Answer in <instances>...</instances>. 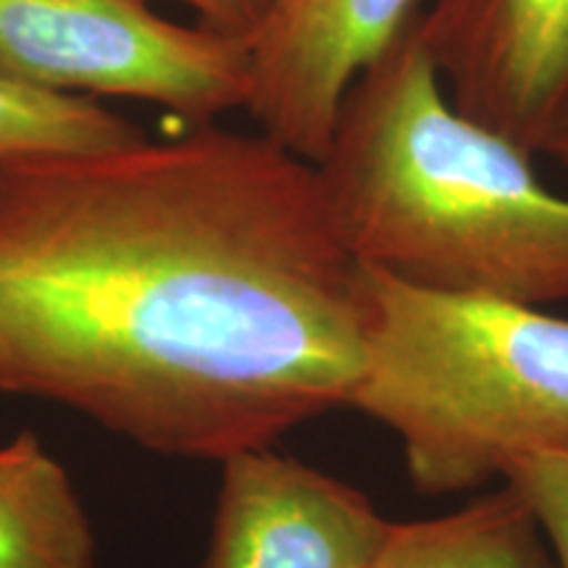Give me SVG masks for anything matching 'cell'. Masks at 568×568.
I'll return each mask as SVG.
<instances>
[{"instance_id":"cell-1","label":"cell","mask_w":568,"mask_h":568,"mask_svg":"<svg viewBox=\"0 0 568 568\" xmlns=\"http://www.w3.org/2000/svg\"><path fill=\"white\" fill-rule=\"evenodd\" d=\"M366 326L316 163L264 132L0 166V393L222 464L351 408Z\"/></svg>"},{"instance_id":"cell-2","label":"cell","mask_w":568,"mask_h":568,"mask_svg":"<svg viewBox=\"0 0 568 568\" xmlns=\"http://www.w3.org/2000/svg\"><path fill=\"white\" fill-rule=\"evenodd\" d=\"M418 19L345 92L316 163L339 237L414 287L568 303V197L537 180L535 153L450 103Z\"/></svg>"},{"instance_id":"cell-3","label":"cell","mask_w":568,"mask_h":568,"mask_svg":"<svg viewBox=\"0 0 568 568\" xmlns=\"http://www.w3.org/2000/svg\"><path fill=\"white\" fill-rule=\"evenodd\" d=\"M366 293L351 408L395 432L416 493H474L503 485L518 458L568 453V318L374 268Z\"/></svg>"},{"instance_id":"cell-4","label":"cell","mask_w":568,"mask_h":568,"mask_svg":"<svg viewBox=\"0 0 568 568\" xmlns=\"http://www.w3.org/2000/svg\"><path fill=\"white\" fill-rule=\"evenodd\" d=\"M0 77L27 88L151 101L193 126L245 109V42L182 27L148 0H0Z\"/></svg>"},{"instance_id":"cell-5","label":"cell","mask_w":568,"mask_h":568,"mask_svg":"<svg viewBox=\"0 0 568 568\" xmlns=\"http://www.w3.org/2000/svg\"><path fill=\"white\" fill-rule=\"evenodd\" d=\"M418 30L464 116L545 151L568 116V0H435Z\"/></svg>"},{"instance_id":"cell-6","label":"cell","mask_w":568,"mask_h":568,"mask_svg":"<svg viewBox=\"0 0 568 568\" xmlns=\"http://www.w3.org/2000/svg\"><path fill=\"white\" fill-rule=\"evenodd\" d=\"M422 0H274L251 53L245 111L266 138L318 163L345 92L400 40Z\"/></svg>"},{"instance_id":"cell-7","label":"cell","mask_w":568,"mask_h":568,"mask_svg":"<svg viewBox=\"0 0 568 568\" xmlns=\"http://www.w3.org/2000/svg\"><path fill=\"white\" fill-rule=\"evenodd\" d=\"M389 529L361 489L258 447L222 460L205 568H372Z\"/></svg>"},{"instance_id":"cell-8","label":"cell","mask_w":568,"mask_h":568,"mask_svg":"<svg viewBox=\"0 0 568 568\" xmlns=\"http://www.w3.org/2000/svg\"><path fill=\"white\" fill-rule=\"evenodd\" d=\"M95 537L67 468L30 432L0 447V568H92Z\"/></svg>"},{"instance_id":"cell-9","label":"cell","mask_w":568,"mask_h":568,"mask_svg":"<svg viewBox=\"0 0 568 568\" xmlns=\"http://www.w3.org/2000/svg\"><path fill=\"white\" fill-rule=\"evenodd\" d=\"M372 568H560L537 516L503 481L453 514L395 524Z\"/></svg>"},{"instance_id":"cell-10","label":"cell","mask_w":568,"mask_h":568,"mask_svg":"<svg viewBox=\"0 0 568 568\" xmlns=\"http://www.w3.org/2000/svg\"><path fill=\"white\" fill-rule=\"evenodd\" d=\"M148 138L90 98L27 88L0 77V166L48 153H84Z\"/></svg>"},{"instance_id":"cell-11","label":"cell","mask_w":568,"mask_h":568,"mask_svg":"<svg viewBox=\"0 0 568 568\" xmlns=\"http://www.w3.org/2000/svg\"><path fill=\"white\" fill-rule=\"evenodd\" d=\"M503 481L524 497L548 537L558 566L568 568V453L518 458Z\"/></svg>"},{"instance_id":"cell-12","label":"cell","mask_w":568,"mask_h":568,"mask_svg":"<svg viewBox=\"0 0 568 568\" xmlns=\"http://www.w3.org/2000/svg\"><path fill=\"white\" fill-rule=\"evenodd\" d=\"M197 17V27L219 38L251 42L261 30L274 0H180Z\"/></svg>"},{"instance_id":"cell-13","label":"cell","mask_w":568,"mask_h":568,"mask_svg":"<svg viewBox=\"0 0 568 568\" xmlns=\"http://www.w3.org/2000/svg\"><path fill=\"white\" fill-rule=\"evenodd\" d=\"M550 159H556L560 166L568 169V116L560 122V126L556 132H552V138L548 140V145H545V151Z\"/></svg>"}]
</instances>
